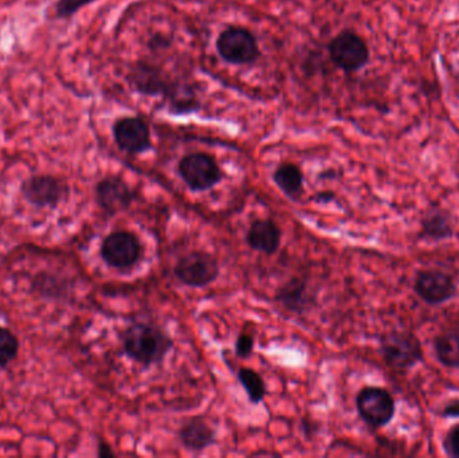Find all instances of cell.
Wrapping results in <instances>:
<instances>
[{
  "label": "cell",
  "instance_id": "obj_1",
  "mask_svg": "<svg viewBox=\"0 0 459 458\" xmlns=\"http://www.w3.org/2000/svg\"><path fill=\"white\" fill-rule=\"evenodd\" d=\"M124 354L144 368L161 365L174 349L171 336L150 323H134L121 333Z\"/></svg>",
  "mask_w": 459,
  "mask_h": 458
},
{
  "label": "cell",
  "instance_id": "obj_2",
  "mask_svg": "<svg viewBox=\"0 0 459 458\" xmlns=\"http://www.w3.org/2000/svg\"><path fill=\"white\" fill-rule=\"evenodd\" d=\"M178 172L191 191L204 193L220 185L223 171L212 155L194 152L186 155L178 166Z\"/></svg>",
  "mask_w": 459,
  "mask_h": 458
},
{
  "label": "cell",
  "instance_id": "obj_3",
  "mask_svg": "<svg viewBox=\"0 0 459 458\" xmlns=\"http://www.w3.org/2000/svg\"><path fill=\"white\" fill-rule=\"evenodd\" d=\"M217 50L223 61L235 66L253 65L261 56L258 40L243 27L223 30L217 39Z\"/></svg>",
  "mask_w": 459,
  "mask_h": 458
},
{
  "label": "cell",
  "instance_id": "obj_4",
  "mask_svg": "<svg viewBox=\"0 0 459 458\" xmlns=\"http://www.w3.org/2000/svg\"><path fill=\"white\" fill-rule=\"evenodd\" d=\"M380 350L385 363L394 370L407 371L422 360L423 350L420 339L404 331L385 333L380 341Z\"/></svg>",
  "mask_w": 459,
  "mask_h": 458
},
{
  "label": "cell",
  "instance_id": "obj_5",
  "mask_svg": "<svg viewBox=\"0 0 459 458\" xmlns=\"http://www.w3.org/2000/svg\"><path fill=\"white\" fill-rule=\"evenodd\" d=\"M220 263L214 255L202 250L187 253L179 258L174 268V276L190 288H204L217 281Z\"/></svg>",
  "mask_w": 459,
  "mask_h": 458
},
{
  "label": "cell",
  "instance_id": "obj_6",
  "mask_svg": "<svg viewBox=\"0 0 459 458\" xmlns=\"http://www.w3.org/2000/svg\"><path fill=\"white\" fill-rule=\"evenodd\" d=\"M100 253L102 261L110 268L128 271L142 258L143 246L136 234L118 230L113 231L102 241Z\"/></svg>",
  "mask_w": 459,
  "mask_h": 458
},
{
  "label": "cell",
  "instance_id": "obj_7",
  "mask_svg": "<svg viewBox=\"0 0 459 458\" xmlns=\"http://www.w3.org/2000/svg\"><path fill=\"white\" fill-rule=\"evenodd\" d=\"M332 62L347 73L363 69L369 61V48L363 38L345 30L329 43Z\"/></svg>",
  "mask_w": 459,
  "mask_h": 458
},
{
  "label": "cell",
  "instance_id": "obj_8",
  "mask_svg": "<svg viewBox=\"0 0 459 458\" xmlns=\"http://www.w3.org/2000/svg\"><path fill=\"white\" fill-rule=\"evenodd\" d=\"M359 416L374 429L390 424L395 416V401L387 390L380 387H364L356 397Z\"/></svg>",
  "mask_w": 459,
  "mask_h": 458
},
{
  "label": "cell",
  "instance_id": "obj_9",
  "mask_svg": "<svg viewBox=\"0 0 459 458\" xmlns=\"http://www.w3.org/2000/svg\"><path fill=\"white\" fill-rule=\"evenodd\" d=\"M116 144L129 155H140L152 148L150 125L137 116L118 118L113 125Z\"/></svg>",
  "mask_w": 459,
  "mask_h": 458
},
{
  "label": "cell",
  "instance_id": "obj_10",
  "mask_svg": "<svg viewBox=\"0 0 459 458\" xmlns=\"http://www.w3.org/2000/svg\"><path fill=\"white\" fill-rule=\"evenodd\" d=\"M21 193L32 206L56 209L66 196L67 187L61 180L50 175H37L24 180Z\"/></svg>",
  "mask_w": 459,
  "mask_h": 458
},
{
  "label": "cell",
  "instance_id": "obj_11",
  "mask_svg": "<svg viewBox=\"0 0 459 458\" xmlns=\"http://www.w3.org/2000/svg\"><path fill=\"white\" fill-rule=\"evenodd\" d=\"M414 289L425 303L439 306L455 298L457 285L450 274L437 269H428L418 273Z\"/></svg>",
  "mask_w": 459,
  "mask_h": 458
},
{
  "label": "cell",
  "instance_id": "obj_12",
  "mask_svg": "<svg viewBox=\"0 0 459 458\" xmlns=\"http://www.w3.org/2000/svg\"><path fill=\"white\" fill-rule=\"evenodd\" d=\"M134 191L118 177H108L96 186V202L105 214L113 217L131 209Z\"/></svg>",
  "mask_w": 459,
  "mask_h": 458
},
{
  "label": "cell",
  "instance_id": "obj_13",
  "mask_svg": "<svg viewBox=\"0 0 459 458\" xmlns=\"http://www.w3.org/2000/svg\"><path fill=\"white\" fill-rule=\"evenodd\" d=\"M282 241V230L274 220L264 218L251 223L246 233L248 247L255 252L272 255L278 252Z\"/></svg>",
  "mask_w": 459,
  "mask_h": 458
},
{
  "label": "cell",
  "instance_id": "obj_14",
  "mask_svg": "<svg viewBox=\"0 0 459 458\" xmlns=\"http://www.w3.org/2000/svg\"><path fill=\"white\" fill-rule=\"evenodd\" d=\"M275 303L291 314L302 315L312 308L315 304V298L310 295L309 287H307L305 280L293 277L283 284L277 290L274 296Z\"/></svg>",
  "mask_w": 459,
  "mask_h": 458
},
{
  "label": "cell",
  "instance_id": "obj_15",
  "mask_svg": "<svg viewBox=\"0 0 459 458\" xmlns=\"http://www.w3.org/2000/svg\"><path fill=\"white\" fill-rule=\"evenodd\" d=\"M179 440L187 451L201 454L217 443V430L206 419L195 417L180 428Z\"/></svg>",
  "mask_w": 459,
  "mask_h": 458
},
{
  "label": "cell",
  "instance_id": "obj_16",
  "mask_svg": "<svg viewBox=\"0 0 459 458\" xmlns=\"http://www.w3.org/2000/svg\"><path fill=\"white\" fill-rule=\"evenodd\" d=\"M129 81L139 93L145 96H166L169 93V83L164 78L163 73L145 62H139L132 67Z\"/></svg>",
  "mask_w": 459,
  "mask_h": 458
},
{
  "label": "cell",
  "instance_id": "obj_17",
  "mask_svg": "<svg viewBox=\"0 0 459 458\" xmlns=\"http://www.w3.org/2000/svg\"><path fill=\"white\" fill-rule=\"evenodd\" d=\"M277 187L291 201H299L304 193V174L297 164L282 163L273 174Z\"/></svg>",
  "mask_w": 459,
  "mask_h": 458
},
{
  "label": "cell",
  "instance_id": "obj_18",
  "mask_svg": "<svg viewBox=\"0 0 459 458\" xmlns=\"http://www.w3.org/2000/svg\"><path fill=\"white\" fill-rule=\"evenodd\" d=\"M423 236L431 241H444L453 236V222L442 210H431L422 222Z\"/></svg>",
  "mask_w": 459,
  "mask_h": 458
},
{
  "label": "cell",
  "instance_id": "obj_19",
  "mask_svg": "<svg viewBox=\"0 0 459 458\" xmlns=\"http://www.w3.org/2000/svg\"><path fill=\"white\" fill-rule=\"evenodd\" d=\"M237 376L240 386L245 389L246 394H247L248 402L253 403V405H259V403L264 402L267 389L261 374L256 373L253 368L242 367L238 371Z\"/></svg>",
  "mask_w": 459,
  "mask_h": 458
},
{
  "label": "cell",
  "instance_id": "obj_20",
  "mask_svg": "<svg viewBox=\"0 0 459 458\" xmlns=\"http://www.w3.org/2000/svg\"><path fill=\"white\" fill-rule=\"evenodd\" d=\"M437 358L449 368H459V333H450L436 339Z\"/></svg>",
  "mask_w": 459,
  "mask_h": 458
},
{
  "label": "cell",
  "instance_id": "obj_21",
  "mask_svg": "<svg viewBox=\"0 0 459 458\" xmlns=\"http://www.w3.org/2000/svg\"><path fill=\"white\" fill-rule=\"evenodd\" d=\"M19 341L13 331L0 327V368L8 367L18 357Z\"/></svg>",
  "mask_w": 459,
  "mask_h": 458
},
{
  "label": "cell",
  "instance_id": "obj_22",
  "mask_svg": "<svg viewBox=\"0 0 459 458\" xmlns=\"http://www.w3.org/2000/svg\"><path fill=\"white\" fill-rule=\"evenodd\" d=\"M254 336L250 333H240L235 341V355L239 359H248L254 351Z\"/></svg>",
  "mask_w": 459,
  "mask_h": 458
},
{
  "label": "cell",
  "instance_id": "obj_23",
  "mask_svg": "<svg viewBox=\"0 0 459 458\" xmlns=\"http://www.w3.org/2000/svg\"><path fill=\"white\" fill-rule=\"evenodd\" d=\"M91 2L94 0H59L58 4L56 5V16L66 18Z\"/></svg>",
  "mask_w": 459,
  "mask_h": 458
},
{
  "label": "cell",
  "instance_id": "obj_24",
  "mask_svg": "<svg viewBox=\"0 0 459 458\" xmlns=\"http://www.w3.org/2000/svg\"><path fill=\"white\" fill-rule=\"evenodd\" d=\"M445 451L452 457L459 458V425H455L445 438Z\"/></svg>",
  "mask_w": 459,
  "mask_h": 458
},
{
  "label": "cell",
  "instance_id": "obj_25",
  "mask_svg": "<svg viewBox=\"0 0 459 458\" xmlns=\"http://www.w3.org/2000/svg\"><path fill=\"white\" fill-rule=\"evenodd\" d=\"M169 40L167 39L163 35H155V37L151 38L150 40V48H169Z\"/></svg>",
  "mask_w": 459,
  "mask_h": 458
},
{
  "label": "cell",
  "instance_id": "obj_26",
  "mask_svg": "<svg viewBox=\"0 0 459 458\" xmlns=\"http://www.w3.org/2000/svg\"><path fill=\"white\" fill-rule=\"evenodd\" d=\"M97 456L101 458H109L116 457L115 452L112 451L108 444H105L104 441H100L99 448H97Z\"/></svg>",
  "mask_w": 459,
  "mask_h": 458
},
{
  "label": "cell",
  "instance_id": "obj_27",
  "mask_svg": "<svg viewBox=\"0 0 459 458\" xmlns=\"http://www.w3.org/2000/svg\"><path fill=\"white\" fill-rule=\"evenodd\" d=\"M444 417H459V401H453L445 408Z\"/></svg>",
  "mask_w": 459,
  "mask_h": 458
},
{
  "label": "cell",
  "instance_id": "obj_28",
  "mask_svg": "<svg viewBox=\"0 0 459 458\" xmlns=\"http://www.w3.org/2000/svg\"><path fill=\"white\" fill-rule=\"evenodd\" d=\"M333 198V193H321L318 194V195H316L315 201L318 202V203H320V202H325V203H328V202H331Z\"/></svg>",
  "mask_w": 459,
  "mask_h": 458
}]
</instances>
